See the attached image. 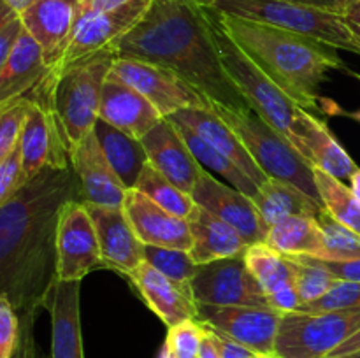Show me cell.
I'll return each instance as SVG.
<instances>
[{
    "label": "cell",
    "mask_w": 360,
    "mask_h": 358,
    "mask_svg": "<svg viewBox=\"0 0 360 358\" xmlns=\"http://www.w3.org/2000/svg\"><path fill=\"white\" fill-rule=\"evenodd\" d=\"M72 199H81L72 167H46L0 204V293L16 311L35 312L48 300L56 283L60 214Z\"/></svg>",
    "instance_id": "1"
},
{
    "label": "cell",
    "mask_w": 360,
    "mask_h": 358,
    "mask_svg": "<svg viewBox=\"0 0 360 358\" xmlns=\"http://www.w3.org/2000/svg\"><path fill=\"white\" fill-rule=\"evenodd\" d=\"M111 49L116 56L167 67L207 100L248 105L221 67L211 13L202 0H153Z\"/></svg>",
    "instance_id": "2"
},
{
    "label": "cell",
    "mask_w": 360,
    "mask_h": 358,
    "mask_svg": "<svg viewBox=\"0 0 360 358\" xmlns=\"http://www.w3.org/2000/svg\"><path fill=\"white\" fill-rule=\"evenodd\" d=\"M214 16L232 41L306 111H322L320 84L329 79L333 70L348 72L347 63L334 53V48L322 42L232 14L214 13Z\"/></svg>",
    "instance_id": "3"
},
{
    "label": "cell",
    "mask_w": 360,
    "mask_h": 358,
    "mask_svg": "<svg viewBox=\"0 0 360 358\" xmlns=\"http://www.w3.org/2000/svg\"><path fill=\"white\" fill-rule=\"evenodd\" d=\"M115 58L112 49H104L72 63L62 72L49 70L41 81L48 91L49 104L58 119L69 153L88 133L94 132L98 119L102 88Z\"/></svg>",
    "instance_id": "4"
},
{
    "label": "cell",
    "mask_w": 360,
    "mask_h": 358,
    "mask_svg": "<svg viewBox=\"0 0 360 358\" xmlns=\"http://www.w3.org/2000/svg\"><path fill=\"white\" fill-rule=\"evenodd\" d=\"M207 104L238 133L257 165L269 178L297 186L323 206L315 181V165L299 153L297 147L283 133L260 118L250 105L238 107L214 100H207Z\"/></svg>",
    "instance_id": "5"
},
{
    "label": "cell",
    "mask_w": 360,
    "mask_h": 358,
    "mask_svg": "<svg viewBox=\"0 0 360 358\" xmlns=\"http://www.w3.org/2000/svg\"><path fill=\"white\" fill-rule=\"evenodd\" d=\"M206 7L220 14L259 21L292 34L319 41L334 49L360 55V41L341 14L290 0H202Z\"/></svg>",
    "instance_id": "6"
},
{
    "label": "cell",
    "mask_w": 360,
    "mask_h": 358,
    "mask_svg": "<svg viewBox=\"0 0 360 358\" xmlns=\"http://www.w3.org/2000/svg\"><path fill=\"white\" fill-rule=\"evenodd\" d=\"M210 9V7H207ZM211 13V25H213V37L217 42L218 56L225 74L234 84L236 90L243 95L246 104L273 125L278 132L283 133L295 146L294 119L297 116L301 105L288 97L266 72L262 67L252 58L246 51H243L231 35L218 23L213 11Z\"/></svg>",
    "instance_id": "7"
},
{
    "label": "cell",
    "mask_w": 360,
    "mask_h": 358,
    "mask_svg": "<svg viewBox=\"0 0 360 358\" xmlns=\"http://www.w3.org/2000/svg\"><path fill=\"white\" fill-rule=\"evenodd\" d=\"M360 330L359 307L327 312H287L280 323V358H327Z\"/></svg>",
    "instance_id": "8"
},
{
    "label": "cell",
    "mask_w": 360,
    "mask_h": 358,
    "mask_svg": "<svg viewBox=\"0 0 360 358\" xmlns=\"http://www.w3.org/2000/svg\"><path fill=\"white\" fill-rule=\"evenodd\" d=\"M190 288L199 305L271 307L262 284L246 265L245 253L199 265Z\"/></svg>",
    "instance_id": "9"
},
{
    "label": "cell",
    "mask_w": 360,
    "mask_h": 358,
    "mask_svg": "<svg viewBox=\"0 0 360 358\" xmlns=\"http://www.w3.org/2000/svg\"><path fill=\"white\" fill-rule=\"evenodd\" d=\"M109 76L143 93L164 118L188 107H210L207 98L167 67L137 58L116 56Z\"/></svg>",
    "instance_id": "10"
},
{
    "label": "cell",
    "mask_w": 360,
    "mask_h": 358,
    "mask_svg": "<svg viewBox=\"0 0 360 358\" xmlns=\"http://www.w3.org/2000/svg\"><path fill=\"white\" fill-rule=\"evenodd\" d=\"M104 265L97 232L81 199L63 206L56 234V281H81Z\"/></svg>",
    "instance_id": "11"
},
{
    "label": "cell",
    "mask_w": 360,
    "mask_h": 358,
    "mask_svg": "<svg viewBox=\"0 0 360 358\" xmlns=\"http://www.w3.org/2000/svg\"><path fill=\"white\" fill-rule=\"evenodd\" d=\"M283 312L255 305H199L197 321L259 354H276V339Z\"/></svg>",
    "instance_id": "12"
},
{
    "label": "cell",
    "mask_w": 360,
    "mask_h": 358,
    "mask_svg": "<svg viewBox=\"0 0 360 358\" xmlns=\"http://www.w3.org/2000/svg\"><path fill=\"white\" fill-rule=\"evenodd\" d=\"M151 2L153 0H132L118 9L81 18L65 55L49 70L62 72L72 63L81 62L95 53L104 51V49H111L123 35L129 34L139 23Z\"/></svg>",
    "instance_id": "13"
},
{
    "label": "cell",
    "mask_w": 360,
    "mask_h": 358,
    "mask_svg": "<svg viewBox=\"0 0 360 358\" xmlns=\"http://www.w3.org/2000/svg\"><path fill=\"white\" fill-rule=\"evenodd\" d=\"M192 199L197 206L204 207L214 216L238 228L250 244L264 242L266 239L267 230L252 197L245 195L234 186L221 183L206 168L200 172L199 181L192 192Z\"/></svg>",
    "instance_id": "14"
},
{
    "label": "cell",
    "mask_w": 360,
    "mask_h": 358,
    "mask_svg": "<svg viewBox=\"0 0 360 358\" xmlns=\"http://www.w3.org/2000/svg\"><path fill=\"white\" fill-rule=\"evenodd\" d=\"M79 16L81 0H37L21 13L25 28L41 44L49 69L65 55Z\"/></svg>",
    "instance_id": "15"
},
{
    "label": "cell",
    "mask_w": 360,
    "mask_h": 358,
    "mask_svg": "<svg viewBox=\"0 0 360 358\" xmlns=\"http://www.w3.org/2000/svg\"><path fill=\"white\" fill-rule=\"evenodd\" d=\"M70 167L79 183L81 199L97 206H123L127 186L105 158L95 132H90L69 153Z\"/></svg>",
    "instance_id": "16"
},
{
    "label": "cell",
    "mask_w": 360,
    "mask_h": 358,
    "mask_svg": "<svg viewBox=\"0 0 360 358\" xmlns=\"http://www.w3.org/2000/svg\"><path fill=\"white\" fill-rule=\"evenodd\" d=\"M88 213L97 232L104 265L122 274L132 272L144 262V244L137 237L123 206L86 204Z\"/></svg>",
    "instance_id": "17"
},
{
    "label": "cell",
    "mask_w": 360,
    "mask_h": 358,
    "mask_svg": "<svg viewBox=\"0 0 360 358\" xmlns=\"http://www.w3.org/2000/svg\"><path fill=\"white\" fill-rule=\"evenodd\" d=\"M123 209L144 246L192 249V232L186 218L176 216L148 199L139 190H127Z\"/></svg>",
    "instance_id": "18"
},
{
    "label": "cell",
    "mask_w": 360,
    "mask_h": 358,
    "mask_svg": "<svg viewBox=\"0 0 360 358\" xmlns=\"http://www.w3.org/2000/svg\"><path fill=\"white\" fill-rule=\"evenodd\" d=\"M141 140L146 150L150 165H153L178 188L192 195L204 167L193 157L174 123L169 118H164Z\"/></svg>",
    "instance_id": "19"
},
{
    "label": "cell",
    "mask_w": 360,
    "mask_h": 358,
    "mask_svg": "<svg viewBox=\"0 0 360 358\" xmlns=\"http://www.w3.org/2000/svg\"><path fill=\"white\" fill-rule=\"evenodd\" d=\"M98 118L136 139H143L164 116L136 88L108 76L102 88Z\"/></svg>",
    "instance_id": "20"
},
{
    "label": "cell",
    "mask_w": 360,
    "mask_h": 358,
    "mask_svg": "<svg viewBox=\"0 0 360 358\" xmlns=\"http://www.w3.org/2000/svg\"><path fill=\"white\" fill-rule=\"evenodd\" d=\"M294 135L299 153L327 174L341 181H350L352 175L360 168L347 150L338 142L329 126L302 107L294 119Z\"/></svg>",
    "instance_id": "21"
},
{
    "label": "cell",
    "mask_w": 360,
    "mask_h": 358,
    "mask_svg": "<svg viewBox=\"0 0 360 358\" xmlns=\"http://www.w3.org/2000/svg\"><path fill=\"white\" fill-rule=\"evenodd\" d=\"M127 276L137 288L148 307L164 321L167 329L197 319V304L192 293L181 284L158 272L146 260Z\"/></svg>",
    "instance_id": "22"
},
{
    "label": "cell",
    "mask_w": 360,
    "mask_h": 358,
    "mask_svg": "<svg viewBox=\"0 0 360 358\" xmlns=\"http://www.w3.org/2000/svg\"><path fill=\"white\" fill-rule=\"evenodd\" d=\"M171 119L183 123L193 132L199 133L204 140L211 144L214 150L224 153L229 160L234 161L257 186L264 185L269 179V175L257 165L250 151L239 139L238 133L217 114L211 107H188L174 112L169 116Z\"/></svg>",
    "instance_id": "23"
},
{
    "label": "cell",
    "mask_w": 360,
    "mask_h": 358,
    "mask_svg": "<svg viewBox=\"0 0 360 358\" xmlns=\"http://www.w3.org/2000/svg\"><path fill=\"white\" fill-rule=\"evenodd\" d=\"M245 260L253 276L262 284L271 307L283 314L299 311L302 302L288 256L274 251L266 242H255L245 251Z\"/></svg>",
    "instance_id": "24"
},
{
    "label": "cell",
    "mask_w": 360,
    "mask_h": 358,
    "mask_svg": "<svg viewBox=\"0 0 360 358\" xmlns=\"http://www.w3.org/2000/svg\"><path fill=\"white\" fill-rule=\"evenodd\" d=\"M44 305L51 314V358H84L81 281H56Z\"/></svg>",
    "instance_id": "25"
},
{
    "label": "cell",
    "mask_w": 360,
    "mask_h": 358,
    "mask_svg": "<svg viewBox=\"0 0 360 358\" xmlns=\"http://www.w3.org/2000/svg\"><path fill=\"white\" fill-rule=\"evenodd\" d=\"M186 220L192 232L190 255L199 265L220 258H229V256L243 255L248 249L250 242L238 228L197 204Z\"/></svg>",
    "instance_id": "26"
},
{
    "label": "cell",
    "mask_w": 360,
    "mask_h": 358,
    "mask_svg": "<svg viewBox=\"0 0 360 358\" xmlns=\"http://www.w3.org/2000/svg\"><path fill=\"white\" fill-rule=\"evenodd\" d=\"M48 72L41 44L25 28L11 55L0 65V105L30 93Z\"/></svg>",
    "instance_id": "27"
},
{
    "label": "cell",
    "mask_w": 360,
    "mask_h": 358,
    "mask_svg": "<svg viewBox=\"0 0 360 358\" xmlns=\"http://www.w3.org/2000/svg\"><path fill=\"white\" fill-rule=\"evenodd\" d=\"M266 230L292 216H319L323 206L297 186L269 178L252 197Z\"/></svg>",
    "instance_id": "28"
},
{
    "label": "cell",
    "mask_w": 360,
    "mask_h": 358,
    "mask_svg": "<svg viewBox=\"0 0 360 358\" xmlns=\"http://www.w3.org/2000/svg\"><path fill=\"white\" fill-rule=\"evenodd\" d=\"M94 132L97 135L105 158L109 160L111 167L115 168L118 178L122 179L123 185L127 186V190L134 188L141 172L150 164L143 140L122 132V130L109 125L108 121L101 118L95 123Z\"/></svg>",
    "instance_id": "29"
},
{
    "label": "cell",
    "mask_w": 360,
    "mask_h": 358,
    "mask_svg": "<svg viewBox=\"0 0 360 358\" xmlns=\"http://www.w3.org/2000/svg\"><path fill=\"white\" fill-rule=\"evenodd\" d=\"M267 246L285 256L326 258L327 241L315 216H292L267 230Z\"/></svg>",
    "instance_id": "30"
},
{
    "label": "cell",
    "mask_w": 360,
    "mask_h": 358,
    "mask_svg": "<svg viewBox=\"0 0 360 358\" xmlns=\"http://www.w3.org/2000/svg\"><path fill=\"white\" fill-rule=\"evenodd\" d=\"M171 119V118H169ZM174 123V126L178 128L179 135L185 139V142L188 144L190 151L193 153V157L199 160V164L202 165L206 171L210 172H217L220 174L221 178L227 181V185L234 186L236 190H239L245 195L253 197L257 192H259V186L238 167L232 160H229L224 153H220L218 150H214L207 140H204L199 133L193 132L192 128H188L183 123L176 121V119H171Z\"/></svg>",
    "instance_id": "31"
},
{
    "label": "cell",
    "mask_w": 360,
    "mask_h": 358,
    "mask_svg": "<svg viewBox=\"0 0 360 358\" xmlns=\"http://www.w3.org/2000/svg\"><path fill=\"white\" fill-rule=\"evenodd\" d=\"M315 181L319 186L320 199L323 207L345 227L352 228L360 235V202L354 195L350 186L345 181L327 174L322 168L315 167Z\"/></svg>",
    "instance_id": "32"
},
{
    "label": "cell",
    "mask_w": 360,
    "mask_h": 358,
    "mask_svg": "<svg viewBox=\"0 0 360 358\" xmlns=\"http://www.w3.org/2000/svg\"><path fill=\"white\" fill-rule=\"evenodd\" d=\"M134 188L139 190V192L144 193L148 199H151L155 204H158V206L164 207L169 213L176 214V216L188 218L190 213L193 211V207H195V202H193L190 193L178 188L174 183H171L167 178H164V175L150 164H148L146 167H144V171L141 172L139 179H137Z\"/></svg>",
    "instance_id": "33"
},
{
    "label": "cell",
    "mask_w": 360,
    "mask_h": 358,
    "mask_svg": "<svg viewBox=\"0 0 360 358\" xmlns=\"http://www.w3.org/2000/svg\"><path fill=\"white\" fill-rule=\"evenodd\" d=\"M144 260L150 265H153L158 272L167 276L174 283L181 284L185 290L192 293L190 284H192L199 263L192 258L190 251L174 248H158V246H144Z\"/></svg>",
    "instance_id": "34"
},
{
    "label": "cell",
    "mask_w": 360,
    "mask_h": 358,
    "mask_svg": "<svg viewBox=\"0 0 360 358\" xmlns=\"http://www.w3.org/2000/svg\"><path fill=\"white\" fill-rule=\"evenodd\" d=\"M288 258H290L295 286H297L302 305L322 298L336 283V277L329 270L313 263L306 256H288Z\"/></svg>",
    "instance_id": "35"
},
{
    "label": "cell",
    "mask_w": 360,
    "mask_h": 358,
    "mask_svg": "<svg viewBox=\"0 0 360 358\" xmlns=\"http://www.w3.org/2000/svg\"><path fill=\"white\" fill-rule=\"evenodd\" d=\"M327 241V253L323 260H360V235L352 228L333 218L323 207L316 216Z\"/></svg>",
    "instance_id": "36"
},
{
    "label": "cell",
    "mask_w": 360,
    "mask_h": 358,
    "mask_svg": "<svg viewBox=\"0 0 360 358\" xmlns=\"http://www.w3.org/2000/svg\"><path fill=\"white\" fill-rule=\"evenodd\" d=\"M35 107V100L28 95L0 105V158L20 144L21 133Z\"/></svg>",
    "instance_id": "37"
},
{
    "label": "cell",
    "mask_w": 360,
    "mask_h": 358,
    "mask_svg": "<svg viewBox=\"0 0 360 358\" xmlns=\"http://www.w3.org/2000/svg\"><path fill=\"white\" fill-rule=\"evenodd\" d=\"M360 305V281L336 279L329 291L322 298L299 307V312H327L338 309L359 307Z\"/></svg>",
    "instance_id": "38"
},
{
    "label": "cell",
    "mask_w": 360,
    "mask_h": 358,
    "mask_svg": "<svg viewBox=\"0 0 360 358\" xmlns=\"http://www.w3.org/2000/svg\"><path fill=\"white\" fill-rule=\"evenodd\" d=\"M204 336H206V326L197 319H190L181 325L167 329L165 343L171 346L178 358H195L200 353Z\"/></svg>",
    "instance_id": "39"
},
{
    "label": "cell",
    "mask_w": 360,
    "mask_h": 358,
    "mask_svg": "<svg viewBox=\"0 0 360 358\" xmlns=\"http://www.w3.org/2000/svg\"><path fill=\"white\" fill-rule=\"evenodd\" d=\"M20 339L21 326L16 309L6 295L0 293V358H13Z\"/></svg>",
    "instance_id": "40"
},
{
    "label": "cell",
    "mask_w": 360,
    "mask_h": 358,
    "mask_svg": "<svg viewBox=\"0 0 360 358\" xmlns=\"http://www.w3.org/2000/svg\"><path fill=\"white\" fill-rule=\"evenodd\" d=\"M23 186V158L18 144L11 153L0 158V204L9 200Z\"/></svg>",
    "instance_id": "41"
},
{
    "label": "cell",
    "mask_w": 360,
    "mask_h": 358,
    "mask_svg": "<svg viewBox=\"0 0 360 358\" xmlns=\"http://www.w3.org/2000/svg\"><path fill=\"white\" fill-rule=\"evenodd\" d=\"M306 258L329 270L336 279L360 281V260H323L313 258V256H306Z\"/></svg>",
    "instance_id": "42"
},
{
    "label": "cell",
    "mask_w": 360,
    "mask_h": 358,
    "mask_svg": "<svg viewBox=\"0 0 360 358\" xmlns=\"http://www.w3.org/2000/svg\"><path fill=\"white\" fill-rule=\"evenodd\" d=\"M206 329L210 330L211 337H213L214 344H217L220 358H259V353H255V351L250 350V347L243 346L238 340L231 339V337L224 336V333L217 332V330L210 329V326H206Z\"/></svg>",
    "instance_id": "43"
},
{
    "label": "cell",
    "mask_w": 360,
    "mask_h": 358,
    "mask_svg": "<svg viewBox=\"0 0 360 358\" xmlns=\"http://www.w3.org/2000/svg\"><path fill=\"white\" fill-rule=\"evenodd\" d=\"M32 325H34V312H28L23 326H21L20 346H18L13 358H39L37 351H35L34 336H32Z\"/></svg>",
    "instance_id": "44"
},
{
    "label": "cell",
    "mask_w": 360,
    "mask_h": 358,
    "mask_svg": "<svg viewBox=\"0 0 360 358\" xmlns=\"http://www.w3.org/2000/svg\"><path fill=\"white\" fill-rule=\"evenodd\" d=\"M132 0H81V18L94 16L98 13H108V11L118 9Z\"/></svg>",
    "instance_id": "45"
},
{
    "label": "cell",
    "mask_w": 360,
    "mask_h": 358,
    "mask_svg": "<svg viewBox=\"0 0 360 358\" xmlns=\"http://www.w3.org/2000/svg\"><path fill=\"white\" fill-rule=\"evenodd\" d=\"M290 2L302 4V6L316 7V9L329 11V13H336L343 16L347 7L350 6L352 0H290Z\"/></svg>",
    "instance_id": "46"
},
{
    "label": "cell",
    "mask_w": 360,
    "mask_h": 358,
    "mask_svg": "<svg viewBox=\"0 0 360 358\" xmlns=\"http://www.w3.org/2000/svg\"><path fill=\"white\" fill-rule=\"evenodd\" d=\"M359 351H360V330L357 333H354L350 339L345 340L341 346H338L327 358H345V357H350V354L354 353H359Z\"/></svg>",
    "instance_id": "47"
},
{
    "label": "cell",
    "mask_w": 360,
    "mask_h": 358,
    "mask_svg": "<svg viewBox=\"0 0 360 358\" xmlns=\"http://www.w3.org/2000/svg\"><path fill=\"white\" fill-rule=\"evenodd\" d=\"M343 18L348 23V27L352 28V32L357 35L360 41V0H352L350 6L345 11Z\"/></svg>",
    "instance_id": "48"
},
{
    "label": "cell",
    "mask_w": 360,
    "mask_h": 358,
    "mask_svg": "<svg viewBox=\"0 0 360 358\" xmlns=\"http://www.w3.org/2000/svg\"><path fill=\"white\" fill-rule=\"evenodd\" d=\"M199 358H220V353L217 350V344H214L213 337H211L210 330L206 329V336H204L202 346H200Z\"/></svg>",
    "instance_id": "49"
},
{
    "label": "cell",
    "mask_w": 360,
    "mask_h": 358,
    "mask_svg": "<svg viewBox=\"0 0 360 358\" xmlns=\"http://www.w3.org/2000/svg\"><path fill=\"white\" fill-rule=\"evenodd\" d=\"M37 0H2L4 6H7L9 9L16 11V13H25V11L28 9V7L32 6V4H35Z\"/></svg>",
    "instance_id": "50"
},
{
    "label": "cell",
    "mask_w": 360,
    "mask_h": 358,
    "mask_svg": "<svg viewBox=\"0 0 360 358\" xmlns=\"http://www.w3.org/2000/svg\"><path fill=\"white\" fill-rule=\"evenodd\" d=\"M350 188H352V192H354V195L357 197L359 202H360V168H359L357 172H355L354 175H352Z\"/></svg>",
    "instance_id": "51"
},
{
    "label": "cell",
    "mask_w": 360,
    "mask_h": 358,
    "mask_svg": "<svg viewBox=\"0 0 360 358\" xmlns=\"http://www.w3.org/2000/svg\"><path fill=\"white\" fill-rule=\"evenodd\" d=\"M158 358H178V357H176L174 351L171 350V346H169L167 343H164V346H162L160 353H158Z\"/></svg>",
    "instance_id": "52"
},
{
    "label": "cell",
    "mask_w": 360,
    "mask_h": 358,
    "mask_svg": "<svg viewBox=\"0 0 360 358\" xmlns=\"http://www.w3.org/2000/svg\"><path fill=\"white\" fill-rule=\"evenodd\" d=\"M341 114H343V116H348V118L355 119V121H359V123H360V109H357V111H354V112L341 111Z\"/></svg>",
    "instance_id": "53"
},
{
    "label": "cell",
    "mask_w": 360,
    "mask_h": 358,
    "mask_svg": "<svg viewBox=\"0 0 360 358\" xmlns=\"http://www.w3.org/2000/svg\"><path fill=\"white\" fill-rule=\"evenodd\" d=\"M259 358H280L278 354H259Z\"/></svg>",
    "instance_id": "54"
},
{
    "label": "cell",
    "mask_w": 360,
    "mask_h": 358,
    "mask_svg": "<svg viewBox=\"0 0 360 358\" xmlns=\"http://www.w3.org/2000/svg\"><path fill=\"white\" fill-rule=\"evenodd\" d=\"M348 74H350V76H354L355 79L360 81V74L359 72H354V70H348Z\"/></svg>",
    "instance_id": "55"
},
{
    "label": "cell",
    "mask_w": 360,
    "mask_h": 358,
    "mask_svg": "<svg viewBox=\"0 0 360 358\" xmlns=\"http://www.w3.org/2000/svg\"><path fill=\"white\" fill-rule=\"evenodd\" d=\"M345 358H360V351L359 353H354V354H350V357H345Z\"/></svg>",
    "instance_id": "56"
},
{
    "label": "cell",
    "mask_w": 360,
    "mask_h": 358,
    "mask_svg": "<svg viewBox=\"0 0 360 358\" xmlns=\"http://www.w3.org/2000/svg\"><path fill=\"white\" fill-rule=\"evenodd\" d=\"M195 358H199V357H195Z\"/></svg>",
    "instance_id": "57"
}]
</instances>
